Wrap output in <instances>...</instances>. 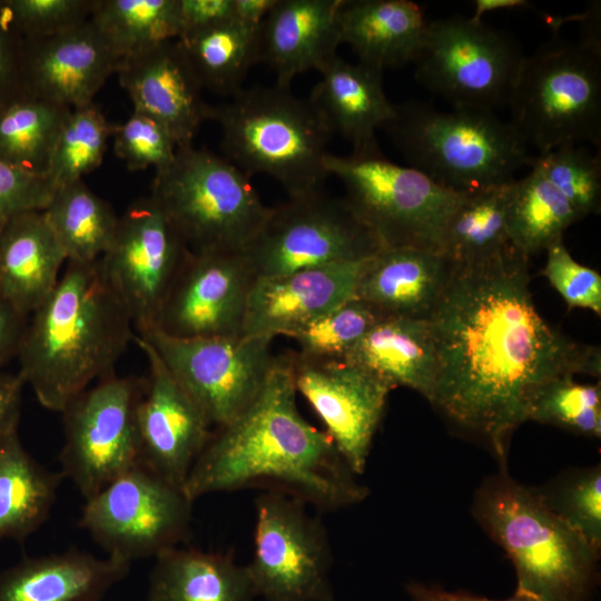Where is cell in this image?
I'll list each match as a JSON object with an SVG mask.
<instances>
[{"label": "cell", "instance_id": "cell-52", "mask_svg": "<svg viewBox=\"0 0 601 601\" xmlns=\"http://www.w3.org/2000/svg\"><path fill=\"white\" fill-rule=\"evenodd\" d=\"M277 0H234V20L249 28H259Z\"/></svg>", "mask_w": 601, "mask_h": 601}, {"label": "cell", "instance_id": "cell-19", "mask_svg": "<svg viewBox=\"0 0 601 601\" xmlns=\"http://www.w3.org/2000/svg\"><path fill=\"white\" fill-rule=\"evenodd\" d=\"M134 343L149 366L137 412L140 464L183 487L213 427L152 345L138 334Z\"/></svg>", "mask_w": 601, "mask_h": 601}, {"label": "cell", "instance_id": "cell-31", "mask_svg": "<svg viewBox=\"0 0 601 601\" xmlns=\"http://www.w3.org/2000/svg\"><path fill=\"white\" fill-rule=\"evenodd\" d=\"M38 463L18 433L0 447V540L23 542L49 518L63 480Z\"/></svg>", "mask_w": 601, "mask_h": 601}, {"label": "cell", "instance_id": "cell-26", "mask_svg": "<svg viewBox=\"0 0 601 601\" xmlns=\"http://www.w3.org/2000/svg\"><path fill=\"white\" fill-rule=\"evenodd\" d=\"M308 98L326 126L348 140L353 150L377 146L375 131L395 115L383 89V72L333 57L321 69Z\"/></svg>", "mask_w": 601, "mask_h": 601}, {"label": "cell", "instance_id": "cell-50", "mask_svg": "<svg viewBox=\"0 0 601 601\" xmlns=\"http://www.w3.org/2000/svg\"><path fill=\"white\" fill-rule=\"evenodd\" d=\"M24 385L18 372L0 371V447L18 433Z\"/></svg>", "mask_w": 601, "mask_h": 601}, {"label": "cell", "instance_id": "cell-10", "mask_svg": "<svg viewBox=\"0 0 601 601\" xmlns=\"http://www.w3.org/2000/svg\"><path fill=\"white\" fill-rule=\"evenodd\" d=\"M524 56L508 33L482 20L451 17L430 22L415 77L455 109L508 106Z\"/></svg>", "mask_w": 601, "mask_h": 601}, {"label": "cell", "instance_id": "cell-22", "mask_svg": "<svg viewBox=\"0 0 601 601\" xmlns=\"http://www.w3.org/2000/svg\"><path fill=\"white\" fill-rule=\"evenodd\" d=\"M364 260L256 278L240 335L270 339L277 335L287 336L351 299Z\"/></svg>", "mask_w": 601, "mask_h": 601}, {"label": "cell", "instance_id": "cell-3", "mask_svg": "<svg viewBox=\"0 0 601 601\" xmlns=\"http://www.w3.org/2000/svg\"><path fill=\"white\" fill-rule=\"evenodd\" d=\"M134 328L101 258L68 260L53 290L29 316L18 373L45 408L61 413L93 381L115 373Z\"/></svg>", "mask_w": 601, "mask_h": 601}, {"label": "cell", "instance_id": "cell-37", "mask_svg": "<svg viewBox=\"0 0 601 601\" xmlns=\"http://www.w3.org/2000/svg\"><path fill=\"white\" fill-rule=\"evenodd\" d=\"M91 19L120 61L181 32L178 0H95Z\"/></svg>", "mask_w": 601, "mask_h": 601}, {"label": "cell", "instance_id": "cell-34", "mask_svg": "<svg viewBox=\"0 0 601 601\" xmlns=\"http://www.w3.org/2000/svg\"><path fill=\"white\" fill-rule=\"evenodd\" d=\"M71 108L33 97L0 107V160L47 176L59 132Z\"/></svg>", "mask_w": 601, "mask_h": 601}, {"label": "cell", "instance_id": "cell-16", "mask_svg": "<svg viewBox=\"0 0 601 601\" xmlns=\"http://www.w3.org/2000/svg\"><path fill=\"white\" fill-rule=\"evenodd\" d=\"M189 248L149 195L119 217L101 257L105 274L137 332L154 327Z\"/></svg>", "mask_w": 601, "mask_h": 601}, {"label": "cell", "instance_id": "cell-51", "mask_svg": "<svg viewBox=\"0 0 601 601\" xmlns=\"http://www.w3.org/2000/svg\"><path fill=\"white\" fill-rule=\"evenodd\" d=\"M406 590L412 601H533L516 594L505 600H492L464 592H450L439 587H427L418 582H411Z\"/></svg>", "mask_w": 601, "mask_h": 601}, {"label": "cell", "instance_id": "cell-1", "mask_svg": "<svg viewBox=\"0 0 601 601\" xmlns=\"http://www.w3.org/2000/svg\"><path fill=\"white\" fill-rule=\"evenodd\" d=\"M530 290L529 257L509 246L481 260L452 263L428 318L436 354L428 402L484 442L501 469L540 385L601 373L600 348L552 327Z\"/></svg>", "mask_w": 601, "mask_h": 601}, {"label": "cell", "instance_id": "cell-25", "mask_svg": "<svg viewBox=\"0 0 601 601\" xmlns=\"http://www.w3.org/2000/svg\"><path fill=\"white\" fill-rule=\"evenodd\" d=\"M130 564L78 549L24 558L0 573V601H101Z\"/></svg>", "mask_w": 601, "mask_h": 601}, {"label": "cell", "instance_id": "cell-47", "mask_svg": "<svg viewBox=\"0 0 601 601\" xmlns=\"http://www.w3.org/2000/svg\"><path fill=\"white\" fill-rule=\"evenodd\" d=\"M24 41L8 24L0 11V107L29 97L24 82Z\"/></svg>", "mask_w": 601, "mask_h": 601}, {"label": "cell", "instance_id": "cell-11", "mask_svg": "<svg viewBox=\"0 0 601 601\" xmlns=\"http://www.w3.org/2000/svg\"><path fill=\"white\" fill-rule=\"evenodd\" d=\"M382 247L344 198L318 189L270 207L243 253L259 278L364 260Z\"/></svg>", "mask_w": 601, "mask_h": 601}, {"label": "cell", "instance_id": "cell-21", "mask_svg": "<svg viewBox=\"0 0 601 601\" xmlns=\"http://www.w3.org/2000/svg\"><path fill=\"white\" fill-rule=\"evenodd\" d=\"M120 60L90 19L52 37L27 42L24 82L29 97L71 109L93 102Z\"/></svg>", "mask_w": 601, "mask_h": 601}, {"label": "cell", "instance_id": "cell-14", "mask_svg": "<svg viewBox=\"0 0 601 601\" xmlns=\"http://www.w3.org/2000/svg\"><path fill=\"white\" fill-rule=\"evenodd\" d=\"M193 504L181 486L138 464L86 500L78 525L107 555L131 563L178 546Z\"/></svg>", "mask_w": 601, "mask_h": 601}, {"label": "cell", "instance_id": "cell-15", "mask_svg": "<svg viewBox=\"0 0 601 601\" xmlns=\"http://www.w3.org/2000/svg\"><path fill=\"white\" fill-rule=\"evenodd\" d=\"M146 338L213 428L237 417L257 396L276 356L273 339L249 336L179 338L156 327Z\"/></svg>", "mask_w": 601, "mask_h": 601}, {"label": "cell", "instance_id": "cell-18", "mask_svg": "<svg viewBox=\"0 0 601 601\" xmlns=\"http://www.w3.org/2000/svg\"><path fill=\"white\" fill-rule=\"evenodd\" d=\"M288 357L296 391L323 421L352 471L363 475L392 388L345 359H312L297 352Z\"/></svg>", "mask_w": 601, "mask_h": 601}, {"label": "cell", "instance_id": "cell-23", "mask_svg": "<svg viewBox=\"0 0 601 601\" xmlns=\"http://www.w3.org/2000/svg\"><path fill=\"white\" fill-rule=\"evenodd\" d=\"M452 262L417 247H382L361 267L354 297L382 318L428 319L446 286Z\"/></svg>", "mask_w": 601, "mask_h": 601}, {"label": "cell", "instance_id": "cell-46", "mask_svg": "<svg viewBox=\"0 0 601 601\" xmlns=\"http://www.w3.org/2000/svg\"><path fill=\"white\" fill-rule=\"evenodd\" d=\"M53 191L47 176L32 175L0 160V230L22 213L42 210Z\"/></svg>", "mask_w": 601, "mask_h": 601}, {"label": "cell", "instance_id": "cell-29", "mask_svg": "<svg viewBox=\"0 0 601 601\" xmlns=\"http://www.w3.org/2000/svg\"><path fill=\"white\" fill-rule=\"evenodd\" d=\"M344 359L363 367L392 390L405 386L428 401L436 372L430 319L382 318Z\"/></svg>", "mask_w": 601, "mask_h": 601}, {"label": "cell", "instance_id": "cell-36", "mask_svg": "<svg viewBox=\"0 0 601 601\" xmlns=\"http://www.w3.org/2000/svg\"><path fill=\"white\" fill-rule=\"evenodd\" d=\"M511 184L466 193L446 224L441 254L452 263H470L511 246L506 233Z\"/></svg>", "mask_w": 601, "mask_h": 601}, {"label": "cell", "instance_id": "cell-13", "mask_svg": "<svg viewBox=\"0 0 601 601\" xmlns=\"http://www.w3.org/2000/svg\"><path fill=\"white\" fill-rule=\"evenodd\" d=\"M306 503L265 491L255 504L254 551L246 565L264 601H333L328 534Z\"/></svg>", "mask_w": 601, "mask_h": 601}, {"label": "cell", "instance_id": "cell-48", "mask_svg": "<svg viewBox=\"0 0 601 601\" xmlns=\"http://www.w3.org/2000/svg\"><path fill=\"white\" fill-rule=\"evenodd\" d=\"M180 37L234 20V0H178Z\"/></svg>", "mask_w": 601, "mask_h": 601}, {"label": "cell", "instance_id": "cell-12", "mask_svg": "<svg viewBox=\"0 0 601 601\" xmlns=\"http://www.w3.org/2000/svg\"><path fill=\"white\" fill-rule=\"evenodd\" d=\"M145 378L112 373L62 412L61 473L85 501L140 464L138 405Z\"/></svg>", "mask_w": 601, "mask_h": 601}, {"label": "cell", "instance_id": "cell-41", "mask_svg": "<svg viewBox=\"0 0 601 601\" xmlns=\"http://www.w3.org/2000/svg\"><path fill=\"white\" fill-rule=\"evenodd\" d=\"M531 168L543 177L581 214L599 213L601 159L577 144H564L534 156Z\"/></svg>", "mask_w": 601, "mask_h": 601}, {"label": "cell", "instance_id": "cell-33", "mask_svg": "<svg viewBox=\"0 0 601 601\" xmlns=\"http://www.w3.org/2000/svg\"><path fill=\"white\" fill-rule=\"evenodd\" d=\"M581 214L535 168L509 187L506 233L510 245L530 257L562 239Z\"/></svg>", "mask_w": 601, "mask_h": 601}, {"label": "cell", "instance_id": "cell-42", "mask_svg": "<svg viewBox=\"0 0 601 601\" xmlns=\"http://www.w3.org/2000/svg\"><path fill=\"white\" fill-rule=\"evenodd\" d=\"M549 505L593 548L601 549V467L579 470L546 491Z\"/></svg>", "mask_w": 601, "mask_h": 601}, {"label": "cell", "instance_id": "cell-32", "mask_svg": "<svg viewBox=\"0 0 601 601\" xmlns=\"http://www.w3.org/2000/svg\"><path fill=\"white\" fill-rule=\"evenodd\" d=\"M67 262L90 263L110 247L119 217L82 179L55 189L42 209Z\"/></svg>", "mask_w": 601, "mask_h": 601}, {"label": "cell", "instance_id": "cell-45", "mask_svg": "<svg viewBox=\"0 0 601 601\" xmlns=\"http://www.w3.org/2000/svg\"><path fill=\"white\" fill-rule=\"evenodd\" d=\"M543 275L562 296L568 307L585 308L601 315V275L578 263L562 239L546 249Z\"/></svg>", "mask_w": 601, "mask_h": 601}, {"label": "cell", "instance_id": "cell-6", "mask_svg": "<svg viewBox=\"0 0 601 601\" xmlns=\"http://www.w3.org/2000/svg\"><path fill=\"white\" fill-rule=\"evenodd\" d=\"M226 159L246 175L276 179L289 197L321 189L332 131L308 99L277 83L242 89L211 106Z\"/></svg>", "mask_w": 601, "mask_h": 601}, {"label": "cell", "instance_id": "cell-27", "mask_svg": "<svg viewBox=\"0 0 601 601\" xmlns=\"http://www.w3.org/2000/svg\"><path fill=\"white\" fill-rule=\"evenodd\" d=\"M337 20L341 43L351 46L359 63L382 72L414 62L428 26L410 0H341Z\"/></svg>", "mask_w": 601, "mask_h": 601}, {"label": "cell", "instance_id": "cell-44", "mask_svg": "<svg viewBox=\"0 0 601 601\" xmlns=\"http://www.w3.org/2000/svg\"><path fill=\"white\" fill-rule=\"evenodd\" d=\"M112 138L115 154L130 170L149 167L160 170L173 161L177 151L166 127L136 110L125 122L115 126Z\"/></svg>", "mask_w": 601, "mask_h": 601}, {"label": "cell", "instance_id": "cell-39", "mask_svg": "<svg viewBox=\"0 0 601 601\" xmlns=\"http://www.w3.org/2000/svg\"><path fill=\"white\" fill-rule=\"evenodd\" d=\"M554 425L578 435L601 436V385L581 384L573 375L554 377L532 394L526 422Z\"/></svg>", "mask_w": 601, "mask_h": 601}, {"label": "cell", "instance_id": "cell-9", "mask_svg": "<svg viewBox=\"0 0 601 601\" xmlns=\"http://www.w3.org/2000/svg\"><path fill=\"white\" fill-rule=\"evenodd\" d=\"M325 167L342 181L344 200L383 247L441 253L446 224L466 193L388 160L378 145L347 156L328 152Z\"/></svg>", "mask_w": 601, "mask_h": 601}, {"label": "cell", "instance_id": "cell-53", "mask_svg": "<svg viewBox=\"0 0 601 601\" xmlns=\"http://www.w3.org/2000/svg\"><path fill=\"white\" fill-rule=\"evenodd\" d=\"M475 12L472 19L482 20L483 14L495 11V10H506V9H518L529 6V2L523 0H476Z\"/></svg>", "mask_w": 601, "mask_h": 601}, {"label": "cell", "instance_id": "cell-49", "mask_svg": "<svg viewBox=\"0 0 601 601\" xmlns=\"http://www.w3.org/2000/svg\"><path fill=\"white\" fill-rule=\"evenodd\" d=\"M28 321L0 287V365L18 356Z\"/></svg>", "mask_w": 601, "mask_h": 601}, {"label": "cell", "instance_id": "cell-43", "mask_svg": "<svg viewBox=\"0 0 601 601\" xmlns=\"http://www.w3.org/2000/svg\"><path fill=\"white\" fill-rule=\"evenodd\" d=\"M95 0H0V11L24 41L71 29L90 19Z\"/></svg>", "mask_w": 601, "mask_h": 601}, {"label": "cell", "instance_id": "cell-35", "mask_svg": "<svg viewBox=\"0 0 601 601\" xmlns=\"http://www.w3.org/2000/svg\"><path fill=\"white\" fill-rule=\"evenodd\" d=\"M258 31L231 20L177 40L201 87L233 97L258 62Z\"/></svg>", "mask_w": 601, "mask_h": 601}, {"label": "cell", "instance_id": "cell-30", "mask_svg": "<svg viewBox=\"0 0 601 601\" xmlns=\"http://www.w3.org/2000/svg\"><path fill=\"white\" fill-rule=\"evenodd\" d=\"M246 565L230 552L173 548L155 558L146 601H253Z\"/></svg>", "mask_w": 601, "mask_h": 601}, {"label": "cell", "instance_id": "cell-20", "mask_svg": "<svg viewBox=\"0 0 601 601\" xmlns=\"http://www.w3.org/2000/svg\"><path fill=\"white\" fill-rule=\"evenodd\" d=\"M134 110L162 124L177 149L193 146L211 106L179 40H169L122 59L117 70Z\"/></svg>", "mask_w": 601, "mask_h": 601}, {"label": "cell", "instance_id": "cell-17", "mask_svg": "<svg viewBox=\"0 0 601 601\" xmlns=\"http://www.w3.org/2000/svg\"><path fill=\"white\" fill-rule=\"evenodd\" d=\"M256 276L243 252H190L154 327L179 338L242 334Z\"/></svg>", "mask_w": 601, "mask_h": 601}, {"label": "cell", "instance_id": "cell-28", "mask_svg": "<svg viewBox=\"0 0 601 601\" xmlns=\"http://www.w3.org/2000/svg\"><path fill=\"white\" fill-rule=\"evenodd\" d=\"M67 257L42 210L22 213L0 230V287L30 316L56 287Z\"/></svg>", "mask_w": 601, "mask_h": 601}, {"label": "cell", "instance_id": "cell-8", "mask_svg": "<svg viewBox=\"0 0 601 601\" xmlns=\"http://www.w3.org/2000/svg\"><path fill=\"white\" fill-rule=\"evenodd\" d=\"M150 196L195 253L244 252L270 211L248 175L194 146L156 171Z\"/></svg>", "mask_w": 601, "mask_h": 601}, {"label": "cell", "instance_id": "cell-2", "mask_svg": "<svg viewBox=\"0 0 601 601\" xmlns=\"http://www.w3.org/2000/svg\"><path fill=\"white\" fill-rule=\"evenodd\" d=\"M296 394L288 353L278 355L254 401L213 428L184 483L187 496L262 487L324 512L364 501L367 486L328 434L302 416Z\"/></svg>", "mask_w": 601, "mask_h": 601}, {"label": "cell", "instance_id": "cell-7", "mask_svg": "<svg viewBox=\"0 0 601 601\" xmlns=\"http://www.w3.org/2000/svg\"><path fill=\"white\" fill-rule=\"evenodd\" d=\"M413 167L457 193L513 183L514 173L534 156L510 121L493 111L455 109L444 112L408 101L395 105L383 128Z\"/></svg>", "mask_w": 601, "mask_h": 601}, {"label": "cell", "instance_id": "cell-38", "mask_svg": "<svg viewBox=\"0 0 601 601\" xmlns=\"http://www.w3.org/2000/svg\"><path fill=\"white\" fill-rule=\"evenodd\" d=\"M115 126L93 102L71 109L59 132L47 174L55 189L82 179L100 166Z\"/></svg>", "mask_w": 601, "mask_h": 601}, {"label": "cell", "instance_id": "cell-24", "mask_svg": "<svg viewBox=\"0 0 601 601\" xmlns=\"http://www.w3.org/2000/svg\"><path fill=\"white\" fill-rule=\"evenodd\" d=\"M341 0H277L258 31V62L290 87L302 72L317 70L341 45L337 13Z\"/></svg>", "mask_w": 601, "mask_h": 601}, {"label": "cell", "instance_id": "cell-40", "mask_svg": "<svg viewBox=\"0 0 601 601\" xmlns=\"http://www.w3.org/2000/svg\"><path fill=\"white\" fill-rule=\"evenodd\" d=\"M382 317L364 302L352 297L337 307L290 332L299 349L312 359H344Z\"/></svg>", "mask_w": 601, "mask_h": 601}, {"label": "cell", "instance_id": "cell-5", "mask_svg": "<svg viewBox=\"0 0 601 601\" xmlns=\"http://www.w3.org/2000/svg\"><path fill=\"white\" fill-rule=\"evenodd\" d=\"M510 122L539 154L564 144L601 146L600 6H589L578 41L551 39L524 56Z\"/></svg>", "mask_w": 601, "mask_h": 601}, {"label": "cell", "instance_id": "cell-4", "mask_svg": "<svg viewBox=\"0 0 601 601\" xmlns=\"http://www.w3.org/2000/svg\"><path fill=\"white\" fill-rule=\"evenodd\" d=\"M472 514L512 561L516 595L533 601H587L600 550L545 501L501 469L477 489Z\"/></svg>", "mask_w": 601, "mask_h": 601}]
</instances>
